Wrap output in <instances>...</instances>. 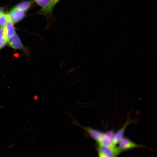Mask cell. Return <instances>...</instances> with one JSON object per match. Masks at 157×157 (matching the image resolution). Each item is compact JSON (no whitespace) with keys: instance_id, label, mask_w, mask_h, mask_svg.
<instances>
[{"instance_id":"6","label":"cell","mask_w":157,"mask_h":157,"mask_svg":"<svg viewBox=\"0 0 157 157\" xmlns=\"http://www.w3.org/2000/svg\"><path fill=\"white\" fill-rule=\"evenodd\" d=\"M24 12L19 10L15 7L7 14L8 19L13 23H17L24 17Z\"/></svg>"},{"instance_id":"1","label":"cell","mask_w":157,"mask_h":157,"mask_svg":"<svg viewBox=\"0 0 157 157\" xmlns=\"http://www.w3.org/2000/svg\"><path fill=\"white\" fill-rule=\"evenodd\" d=\"M74 123L83 129L87 133L94 139L98 144H104L105 142L107 136L105 133L92 128L90 127L83 126L76 122L73 120Z\"/></svg>"},{"instance_id":"3","label":"cell","mask_w":157,"mask_h":157,"mask_svg":"<svg viewBox=\"0 0 157 157\" xmlns=\"http://www.w3.org/2000/svg\"><path fill=\"white\" fill-rule=\"evenodd\" d=\"M118 144L117 148L120 153L124 151L141 147V145L137 144L126 137H123Z\"/></svg>"},{"instance_id":"12","label":"cell","mask_w":157,"mask_h":157,"mask_svg":"<svg viewBox=\"0 0 157 157\" xmlns=\"http://www.w3.org/2000/svg\"><path fill=\"white\" fill-rule=\"evenodd\" d=\"M60 0H51L52 4L53 6L54 7L56 4L60 1Z\"/></svg>"},{"instance_id":"13","label":"cell","mask_w":157,"mask_h":157,"mask_svg":"<svg viewBox=\"0 0 157 157\" xmlns=\"http://www.w3.org/2000/svg\"><path fill=\"white\" fill-rule=\"evenodd\" d=\"M4 9L3 8L0 7V15L3 13Z\"/></svg>"},{"instance_id":"10","label":"cell","mask_w":157,"mask_h":157,"mask_svg":"<svg viewBox=\"0 0 157 157\" xmlns=\"http://www.w3.org/2000/svg\"><path fill=\"white\" fill-rule=\"evenodd\" d=\"M32 3L31 1H25L19 3L15 7L19 10L25 12L30 7Z\"/></svg>"},{"instance_id":"5","label":"cell","mask_w":157,"mask_h":157,"mask_svg":"<svg viewBox=\"0 0 157 157\" xmlns=\"http://www.w3.org/2000/svg\"><path fill=\"white\" fill-rule=\"evenodd\" d=\"M37 3L42 7L40 12L43 15L50 14L54 8L51 0H34Z\"/></svg>"},{"instance_id":"4","label":"cell","mask_w":157,"mask_h":157,"mask_svg":"<svg viewBox=\"0 0 157 157\" xmlns=\"http://www.w3.org/2000/svg\"><path fill=\"white\" fill-rule=\"evenodd\" d=\"M7 43L10 47L14 49H21L27 53L28 52L16 33L8 39Z\"/></svg>"},{"instance_id":"2","label":"cell","mask_w":157,"mask_h":157,"mask_svg":"<svg viewBox=\"0 0 157 157\" xmlns=\"http://www.w3.org/2000/svg\"><path fill=\"white\" fill-rule=\"evenodd\" d=\"M98 153L104 157H116L119 153L117 147H110L98 144Z\"/></svg>"},{"instance_id":"14","label":"cell","mask_w":157,"mask_h":157,"mask_svg":"<svg viewBox=\"0 0 157 157\" xmlns=\"http://www.w3.org/2000/svg\"><path fill=\"white\" fill-rule=\"evenodd\" d=\"M98 157H104L101 154L98 153Z\"/></svg>"},{"instance_id":"8","label":"cell","mask_w":157,"mask_h":157,"mask_svg":"<svg viewBox=\"0 0 157 157\" xmlns=\"http://www.w3.org/2000/svg\"><path fill=\"white\" fill-rule=\"evenodd\" d=\"M4 27L6 35L8 39L15 33L13 23L9 19Z\"/></svg>"},{"instance_id":"7","label":"cell","mask_w":157,"mask_h":157,"mask_svg":"<svg viewBox=\"0 0 157 157\" xmlns=\"http://www.w3.org/2000/svg\"><path fill=\"white\" fill-rule=\"evenodd\" d=\"M132 122V121L130 120L129 118H127L126 121L122 127L115 133L113 142L115 145L118 144L121 140L123 138L126 128Z\"/></svg>"},{"instance_id":"11","label":"cell","mask_w":157,"mask_h":157,"mask_svg":"<svg viewBox=\"0 0 157 157\" xmlns=\"http://www.w3.org/2000/svg\"><path fill=\"white\" fill-rule=\"evenodd\" d=\"M7 14L2 13L0 15V28L4 27L8 20Z\"/></svg>"},{"instance_id":"9","label":"cell","mask_w":157,"mask_h":157,"mask_svg":"<svg viewBox=\"0 0 157 157\" xmlns=\"http://www.w3.org/2000/svg\"><path fill=\"white\" fill-rule=\"evenodd\" d=\"M8 38L5 32L4 27L0 28V50L7 43Z\"/></svg>"}]
</instances>
